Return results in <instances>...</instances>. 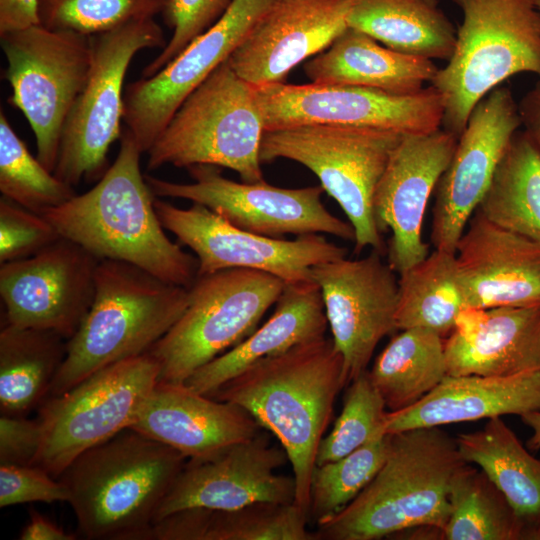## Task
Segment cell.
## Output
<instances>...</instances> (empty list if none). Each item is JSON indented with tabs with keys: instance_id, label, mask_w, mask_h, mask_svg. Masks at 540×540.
Instances as JSON below:
<instances>
[{
	"instance_id": "13",
	"label": "cell",
	"mask_w": 540,
	"mask_h": 540,
	"mask_svg": "<svg viewBox=\"0 0 540 540\" xmlns=\"http://www.w3.org/2000/svg\"><path fill=\"white\" fill-rule=\"evenodd\" d=\"M251 86L265 131L335 125L422 135L442 127L443 101L432 85L410 95L312 82Z\"/></svg>"
},
{
	"instance_id": "34",
	"label": "cell",
	"mask_w": 540,
	"mask_h": 540,
	"mask_svg": "<svg viewBox=\"0 0 540 540\" xmlns=\"http://www.w3.org/2000/svg\"><path fill=\"white\" fill-rule=\"evenodd\" d=\"M477 210L497 226L540 243V150L524 130L511 138Z\"/></svg>"
},
{
	"instance_id": "37",
	"label": "cell",
	"mask_w": 540,
	"mask_h": 540,
	"mask_svg": "<svg viewBox=\"0 0 540 540\" xmlns=\"http://www.w3.org/2000/svg\"><path fill=\"white\" fill-rule=\"evenodd\" d=\"M0 191L2 196L38 214L76 195L27 149L0 112Z\"/></svg>"
},
{
	"instance_id": "8",
	"label": "cell",
	"mask_w": 540,
	"mask_h": 540,
	"mask_svg": "<svg viewBox=\"0 0 540 540\" xmlns=\"http://www.w3.org/2000/svg\"><path fill=\"white\" fill-rule=\"evenodd\" d=\"M401 135L391 131L302 125L264 131L261 162L295 161L311 170L342 208L355 231V253L366 247L382 253L373 197Z\"/></svg>"
},
{
	"instance_id": "42",
	"label": "cell",
	"mask_w": 540,
	"mask_h": 540,
	"mask_svg": "<svg viewBox=\"0 0 540 540\" xmlns=\"http://www.w3.org/2000/svg\"><path fill=\"white\" fill-rule=\"evenodd\" d=\"M61 238L42 215L0 199V264L35 255Z\"/></svg>"
},
{
	"instance_id": "20",
	"label": "cell",
	"mask_w": 540,
	"mask_h": 540,
	"mask_svg": "<svg viewBox=\"0 0 540 540\" xmlns=\"http://www.w3.org/2000/svg\"><path fill=\"white\" fill-rule=\"evenodd\" d=\"M288 456L268 435L233 443L200 459H188L162 502L155 523L182 509L231 510L257 502L293 503L294 477L276 474Z\"/></svg>"
},
{
	"instance_id": "24",
	"label": "cell",
	"mask_w": 540,
	"mask_h": 540,
	"mask_svg": "<svg viewBox=\"0 0 540 540\" xmlns=\"http://www.w3.org/2000/svg\"><path fill=\"white\" fill-rule=\"evenodd\" d=\"M187 459L206 458L263 429L243 408L213 399L185 383L157 382L129 427Z\"/></svg>"
},
{
	"instance_id": "44",
	"label": "cell",
	"mask_w": 540,
	"mask_h": 540,
	"mask_svg": "<svg viewBox=\"0 0 540 540\" xmlns=\"http://www.w3.org/2000/svg\"><path fill=\"white\" fill-rule=\"evenodd\" d=\"M38 418L0 417V465H33L42 443Z\"/></svg>"
},
{
	"instance_id": "17",
	"label": "cell",
	"mask_w": 540,
	"mask_h": 540,
	"mask_svg": "<svg viewBox=\"0 0 540 540\" xmlns=\"http://www.w3.org/2000/svg\"><path fill=\"white\" fill-rule=\"evenodd\" d=\"M99 261L79 244L61 237L35 255L2 263L5 323L70 339L93 302Z\"/></svg>"
},
{
	"instance_id": "26",
	"label": "cell",
	"mask_w": 540,
	"mask_h": 540,
	"mask_svg": "<svg viewBox=\"0 0 540 540\" xmlns=\"http://www.w3.org/2000/svg\"><path fill=\"white\" fill-rule=\"evenodd\" d=\"M540 411V369L510 376L447 375L416 404L388 411L387 434Z\"/></svg>"
},
{
	"instance_id": "32",
	"label": "cell",
	"mask_w": 540,
	"mask_h": 540,
	"mask_svg": "<svg viewBox=\"0 0 540 540\" xmlns=\"http://www.w3.org/2000/svg\"><path fill=\"white\" fill-rule=\"evenodd\" d=\"M67 340L47 330L10 324L0 332V411L26 416L48 397Z\"/></svg>"
},
{
	"instance_id": "25",
	"label": "cell",
	"mask_w": 540,
	"mask_h": 540,
	"mask_svg": "<svg viewBox=\"0 0 540 540\" xmlns=\"http://www.w3.org/2000/svg\"><path fill=\"white\" fill-rule=\"evenodd\" d=\"M445 356L450 376L540 369V305L464 310L445 339Z\"/></svg>"
},
{
	"instance_id": "29",
	"label": "cell",
	"mask_w": 540,
	"mask_h": 540,
	"mask_svg": "<svg viewBox=\"0 0 540 540\" xmlns=\"http://www.w3.org/2000/svg\"><path fill=\"white\" fill-rule=\"evenodd\" d=\"M295 502H257L231 510L191 507L154 523L149 540H317Z\"/></svg>"
},
{
	"instance_id": "48",
	"label": "cell",
	"mask_w": 540,
	"mask_h": 540,
	"mask_svg": "<svg viewBox=\"0 0 540 540\" xmlns=\"http://www.w3.org/2000/svg\"><path fill=\"white\" fill-rule=\"evenodd\" d=\"M524 425L532 431L531 436L526 442L529 451L536 452L540 450V411L529 412L520 416Z\"/></svg>"
},
{
	"instance_id": "30",
	"label": "cell",
	"mask_w": 540,
	"mask_h": 540,
	"mask_svg": "<svg viewBox=\"0 0 540 540\" xmlns=\"http://www.w3.org/2000/svg\"><path fill=\"white\" fill-rule=\"evenodd\" d=\"M463 459L476 464L505 496L527 539L540 528V459L524 447L502 417L457 435Z\"/></svg>"
},
{
	"instance_id": "40",
	"label": "cell",
	"mask_w": 540,
	"mask_h": 540,
	"mask_svg": "<svg viewBox=\"0 0 540 540\" xmlns=\"http://www.w3.org/2000/svg\"><path fill=\"white\" fill-rule=\"evenodd\" d=\"M165 0H40V24L93 36L130 21L154 18Z\"/></svg>"
},
{
	"instance_id": "21",
	"label": "cell",
	"mask_w": 540,
	"mask_h": 540,
	"mask_svg": "<svg viewBox=\"0 0 540 540\" xmlns=\"http://www.w3.org/2000/svg\"><path fill=\"white\" fill-rule=\"evenodd\" d=\"M457 141L455 134L443 128L403 136L378 182L373 197L374 217L381 233H392L387 262L398 274L429 254V246L422 238L425 211Z\"/></svg>"
},
{
	"instance_id": "50",
	"label": "cell",
	"mask_w": 540,
	"mask_h": 540,
	"mask_svg": "<svg viewBox=\"0 0 540 540\" xmlns=\"http://www.w3.org/2000/svg\"><path fill=\"white\" fill-rule=\"evenodd\" d=\"M534 6L540 11V0H532Z\"/></svg>"
},
{
	"instance_id": "41",
	"label": "cell",
	"mask_w": 540,
	"mask_h": 540,
	"mask_svg": "<svg viewBox=\"0 0 540 540\" xmlns=\"http://www.w3.org/2000/svg\"><path fill=\"white\" fill-rule=\"evenodd\" d=\"M232 0H165L162 15L172 36L162 51L142 71L154 75L180 54L196 37L209 29L226 11Z\"/></svg>"
},
{
	"instance_id": "47",
	"label": "cell",
	"mask_w": 540,
	"mask_h": 540,
	"mask_svg": "<svg viewBox=\"0 0 540 540\" xmlns=\"http://www.w3.org/2000/svg\"><path fill=\"white\" fill-rule=\"evenodd\" d=\"M21 540H74L76 536L65 532L35 510H31L29 522L23 528Z\"/></svg>"
},
{
	"instance_id": "9",
	"label": "cell",
	"mask_w": 540,
	"mask_h": 540,
	"mask_svg": "<svg viewBox=\"0 0 540 540\" xmlns=\"http://www.w3.org/2000/svg\"><path fill=\"white\" fill-rule=\"evenodd\" d=\"M284 285L270 273L249 268L197 275L184 313L148 351L159 363L158 382L184 383L242 342L277 302Z\"/></svg>"
},
{
	"instance_id": "5",
	"label": "cell",
	"mask_w": 540,
	"mask_h": 540,
	"mask_svg": "<svg viewBox=\"0 0 540 540\" xmlns=\"http://www.w3.org/2000/svg\"><path fill=\"white\" fill-rule=\"evenodd\" d=\"M188 302L186 287L124 261L100 260L93 302L67 340L48 397L65 393L106 366L147 353L177 322Z\"/></svg>"
},
{
	"instance_id": "39",
	"label": "cell",
	"mask_w": 540,
	"mask_h": 540,
	"mask_svg": "<svg viewBox=\"0 0 540 540\" xmlns=\"http://www.w3.org/2000/svg\"><path fill=\"white\" fill-rule=\"evenodd\" d=\"M387 413L367 371L359 375L349 384L333 429L320 442L316 465L338 460L384 432Z\"/></svg>"
},
{
	"instance_id": "36",
	"label": "cell",
	"mask_w": 540,
	"mask_h": 540,
	"mask_svg": "<svg viewBox=\"0 0 540 540\" xmlns=\"http://www.w3.org/2000/svg\"><path fill=\"white\" fill-rule=\"evenodd\" d=\"M449 503V518L441 533L443 539H527L505 496L480 468L468 463L455 474Z\"/></svg>"
},
{
	"instance_id": "23",
	"label": "cell",
	"mask_w": 540,
	"mask_h": 540,
	"mask_svg": "<svg viewBox=\"0 0 540 540\" xmlns=\"http://www.w3.org/2000/svg\"><path fill=\"white\" fill-rule=\"evenodd\" d=\"M455 257L468 309L540 305V243L497 226L476 210Z\"/></svg>"
},
{
	"instance_id": "49",
	"label": "cell",
	"mask_w": 540,
	"mask_h": 540,
	"mask_svg": "<svg viewBox=\"0 0 540 540\" xmlns=\"http://www.w3.org/2000/svg\"><path fill=\"white\" fill-rule=\"evenodd\" d=\"M532 540H540V528L534 533Z\"/></svg>"
},
{
	"instance_id": "15",
	"label": "cell",
	"mask_w": 540,
	"mask_h": 540,
	"mask_svg": "<svg viewBox=\"0 0 540 540\" xmlns=\"http://www.w3.org/2000/svg\"><path fill=\"white\" fill-rule=\"evenodd\" d=\"M154 206L164 229L196 255L198 275L249 268L270 273L284 283H295L312 279L313 266L347 254L346 248L322 234L289 240L243 230L199 203L179 208L157 197Z\"/></svg>"
},
{
	"instance_id": "12",
	"label": "cell",
	"mask_w": 540,
	"mask_h": 540,
	"mask_svg": "<svg viewBox=\"0 0 540 540\" xmlns=\"http://www.w3.org/2000/svg\"><path fill=\"white\" fill-rule=\"evenodd\" d=\"M0 39L12 90L9 102L33 131L36 157L54 173L66 118L90 71L91 36L37 24Z\"/></svg>"
},
{
	"instance_id": "35",
	"label": "cell",
	"mask_w": 540,
	"mask_h": 540,
	"mask_svg": "<svg viewBox=\"0 0 540 540\" xmlns=\"http://www.w3.org/2000/svg\"><path fill=\"white\" fill-rule=\"evenodd\" d=\"M468 309L455 253L435 249L399 273L396 328H424L445 338Z\"/></svg>"
},
{
	"instance_id": "3",
	"label": "cell",
	"mask_w": 540,
	"mask_h": 540,
	"mask_svg": "<svg viewBox=\"0 0 540 540\" xmlns=\"http://www.w3.org/2000/svg\"><path fill=\"white\" fill-rule=\"evenodd\" d=\"M466 464L456 438L439 427L390 433L380 470L344 509L317 524V539L377 540L413 528L441 535L452 479Z\"/></svg>"
},
{
	"instance_id": "38",
	"label": "cell",
	"mask_w": 540,
	"mask_h": 540,
	"mask_svg": "<svg viewBox=\"0 0 540 540\" xmlns=\"http://www.w3.org/2000/svg\"><path fill=\"white\" fill-rule=\"evenodd\" d=\"M389 434L380 432L346 456L316 465L310 483L309 518L316 524L352 502L382 467Z\"/></svg>"
},
{
	"instance_id": "10",
	"label": "cell",
	"mask_w": 540,
	"mask_h": 540,
	"mask_svg": "<svg viewBox=\"0 0 540 540\" xmlns=\"http://www.w3.org/2000/svg\"><path fill=\"white\" fill-rule=\"evenodd\" d=\"M91 41L88 78L66 118L54 170L72 187L99 180L108 169L109 149L122 136L124 80L134 56L167 43L154 18L127 22Z\"/></svg>"
},
{
	"instance_id": "2",
	"label": "cell",
	"mask_w": 540,
	"mask_h": 540,
	"mask_svg": "<svg viewBox=\"0 0 540 540\" xmlns=\"http://www.w3.org/2000/svg\"><path fill=\"white\" fill-rule=\"evenodd\" d=\"M143 152L125 130L118 155L87 192L43 212L61 237L100 260L124 261L189 288L198 260L165 234L152 193L141 172Z\"/></svg>"
},
{
	"instance_id": "27",
	"label": "cell",
	"mask_w": 540,
	"mask_h": 540,
	"mask_svg": "<svg viewBox=\"0 0 540 540\" xmlns=\"http://www.w3.org/2000/svg\"><path fill=\"white\" fill-rule=\"evenodd\" d=\"M270 318L242 342L197 369L184 383L210 395L252 363L325 336L328 321L319 286L285 283Z\"/></svg>"
},
{
	"instance_id": "19",
	"label": "cell",
	"mask_w": 540,
	"mask_h": 540,
	"mask_svg": "<svg viewBox=\"0 0 540 540\" xmlns=\"http://www.w3.org/2000/svg\"><path fill=\"white\" fill-rule=\"evenodd\" d=\"M521 119L512 91L498 86L473 108L453 156L435 188L431 241L455 253L496 166Z\"/></svg>"
},
{
	"instance_id": "16",
	"label": "cell",
	"mask_w": 540,
	"mask_h": 540,
	"mask_svg": "<svg viewBox=\"0 0 540 540\" xmlns=\"http://www.w3.org/2000/svg\"><path fill=\"white\" fill-rule=\"evenodd\" d=\"M278 0H232L223 15L154 75L129 83L123 122L147 153L176 110L225 62Z\"/></svg>"
},
{
	"instance_id": "45",
	"label": "cell",
	"mask_w": 540,
	"mask_h": 540,
	"mask_svg": "<svg viewBox=\"0 0 540 540\" xmlns=\"http://www.w3.org/2000/svg\"><path fill=\"white\" fill-rule=\"evenodd\" d=\"M40 0H0V36L40 24Z\"/></svg>"
},
{
	"instance_id": "7",
	"label": "cell",
	"mask_w": 540,
	"mask_h": 540,
	"mask_svg": "<svg viewBox=\"0 0 540 540\" xmlns=\"http://www.w3.org/2000/svg\"><path fill=\"white\" fill-rule=\"evenodd\" d=\"M264 131L251 84L226 60L176 110L147 152V169L210 165L258 182Z\"/></svg>"
},
{
	"instance_id": "4",
	"label": "cell",
	"mask_w": 540,
	"mask_h": 540,
	"mask_svg": "<svg viewBox=\"0 0 540 540\" xmlns=\"http://www.w3.org/2000/svg\"><path fill=\"white\" fill-rule=\"evenodd\" d=\"M186 462L174 448L126 428L81 453L58 479L85 538L147 540Z\"/></svg>"
},
{
	"instance_id": "31",
	"label": "cell",
	"mask_w": 540,
	"mask_h": 540,
	"mask_svg": "<svg viewBox=\"0 0 540 540\" xmlns=\"http://www.w3.org/2000/svg\"><path fill=\"white\" fill-rule=\"evenodd\" d=\"M348 26L408 55L448 61L457 29L439 0H352Z\"/></svg>"
},
{
	"instance_id": "43",
	"label": "cell",
	"mask_w": 540,
	"mask_h": 540,
	"mask_svg": "<svg viewBox=\"0 0 540 540\" xmlns=\"http://www.w3.org/2000/svg\"><path fill=\"white\" fill-rule=\"evenodd\" d=\"M66 485L36 465H0V507L69 501Z\"/></svg>"
},
{
	"instance_id": "1",
	"label": "cell",
	"mask_w": 540,
	"mask_h": 540,
	"mask_svg": "<svg viewBox=\"0 0 540 540\" xmlns=\"http://www.w3.org/2000/svg\"><path fill=\"white\" fill-rule=\"evenodd\" d=\"M345 386L342 355L324 336L252 363L207 396L243 408L276 436L292 467L295 503L309 514L318 448Z\"/></svg>"
},
{
	"instance_id": "11",
	"label": "cell",
	"mask_w": 540,
	"mask_h": 540,
	"mask_svg": "<svg viewBox=\"0 0 540 540\" xmlns=\"http://www.w3.org/2000/svg\"><path fill=\"white\" fill-rule=\"evenodd\" d=\"M150 353L106 366L40 405L42 443L33 465L54 478L81 453L129 428L158 382Z\"/></svg>"
},
{
	"instance_id": "46",
	"label": "cell",
	"mask_w": 540,
	"mask_h": 540,
	"mask_svg": "<svg viewBox=\"0 0 540 540\" xmlns=\"http://www.w3.org/2000/svg\"><path fill=\"white\" fill-rule=\"evenodd\" d=\"M524 131L540 150V77L518 103Z\"/></svg>"
},
{
	"instance_id": "14",
	"label": "cell",
	"mask_w": 540,
	"mask_h": 540,
	"mask_svg": "<svg viewBox=\"0 0 540 540\" xmlns=\"http://www.w3.org/2000/svg\"><path fill=\"white\" fill-rule=\"evenodd\" d=\"M193 182L178 183L146 175L158 198H177L202 204L234 226L272 238L286 235L329 234L355 240L350 222L333 215L321 200V185L281 188L264 180L236 182L222 176L216 166L187 168Z\"/></svg>"
},
{
	"instance_id": "33",
	"label": "cell",
	"mask_w": 540,
	"mask_h": 540,
	"mask_svg": "<svg viewBox=\"0 0 540 540\" xmlns=\"http://www.w3.org/2000/svg\"><path fill=\"white\" fill-rule=\"evenodd\" d=\"M367 373L390 412L406 409L447 376L445 339L424 328L401 330Z\"/></svg>"
},
{
	"instance_id": "22",
	"label": "cell",
	"mask_w": 540,
	"mask_h": 540,
	"mask_svg": "<svg viewBox=\"0 0 540 540\" xmlns=\"http://www.w3.org/2000/svg\"><path fill=\"white\" fill-rule=\"evenodd\" d=\"M352 0H278L227 59L251 85L282 83L348 26Z\"/></svg>"
},
{
	"instance_id": "18",
	"label": "cell",
	"mask_w": 540,
	"mask_h": 540,
	"mask_svg": "<svg viewBox=\"0 0 540 540\" xmlns=\"http://www.w3.org/2000/svg\"><path fill=\"white\" fill-rule=\"evenodd\" d=\"M332 340L342 355L346 385L367 371L378 343L397 330L398 279L381 252L311 268Z\"/></svg>"
},
{
	"instance_id": "6",
	"label": "cell",
	"mask_w": 540,
	"mask_h": 540,
	"mask_svg": "<svg viewBox=\"0 0 540 540\" xmlns=\"http://www.w3.org/2000/svg\"><path fill=\"white\" fill-rule=\"evenodd\" d=\"M462 13L453 53L430 83L442 128L458 138L475 105L506 79L540 77V11L532 0H451Z\"/></svg>"
},
{
	"instance_id": "28",
	"label": "cell",
	"mask_w": 540,
	"mask_h": 540,
	"mask_svg": "<svg viewBox=\"0 0 540 540\" xmlns=\"http://www.w3.org/2000/svg\"><path fill=\"white\" fill-rule=\"evenodd\" d=\"M438 70L431 59L383 47L351 27L304 64L312 83L366 87L395 95L421 91Z\"/></svg>"
}]
</instances>
